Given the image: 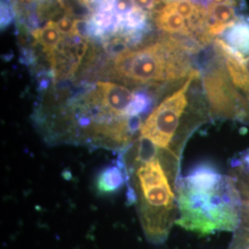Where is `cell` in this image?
Returning a JSON list of instances; mask_svg holds the SVG:
<instances>
[{
  "label": "cell",
  "instance_id": "obj_1",
  "mask_svg": "<svg viewBox=\"0 0 249 249\" xmlns=\"http://www.w3.org/2000/svg\"><path fill=\"white\" fill-rule=\"evenodd\" d=\"M176 195V223L184 229L202 235L236 230L241 206L236 182L213 163H197L178 178Z\"/></svg>",
  "mask_w": 249,
  "mask_h": 249
},
{
  "label": "cell",
  "instance_id": "obj_2",
  "mask_svg": "<svg viewBox=\"0 0 249 249\" xmlns=\"http://www.w3.org/2000/svg\"><path fill=\"white\" fill-rule=\"evenodd\" d=\"M194 70L189 53L171 37L163 36L152 44L110 58L97 74L126 84L165 90L181 86Z\"/></svg>",
  "mask_w": 249,
  "mask_h": 249
},
{
  "label": "cell",
  "instance_id": "obj_3",
  "mask_svg": "<svg viewBox=\"0 0 249 249\" xmlns=\"http://www.w3.org/2000/svg\"><path fill=\"white\" fill-rule=\"evenodd\" d=\"M203 70L202 83L211 116L249 126V51L231 49L220 37Z\"/></svg>",
  "mask_w": 249,
  "mask_h": 249
},
{
  "label": "cell",
  "instance_id": "obj_4",
  "mask_svg": "<svg viewBox=\"0 0 249 249\" xmlns=\"http://www.w3.org/2000/svg\"><path fill=\"white\" fill-rule=\"evenodd\" d=\"M140 219L147 239L160 244L166 240L177 221L176 187L157 158L136 170Z\"/></svg>",
  "mask_w": 249,
  "mask_h": 249
},
{
  "label": "cell",
  "instance_id": "obj_5",
  "mask_svg": "<svg viewBox=\"0 0 249 249\" xmlns=\"http://www.w3.org/2000/svg\"><path fill=\"white\" fill-rule=\"evenodd\" d=\"M95 89L99 99L104 107L120 117L129 118L125 115V111L130 105L134 93L124 85L111 81H97Z\"/></svg>",
  "mask_w": 249,
  "mask_h": 249
},
{
  "label": "cell",
  "instance_id": "obj_6",
  "mask_svg": "<svg viewBox=\"0 0 249 249\" xmlns=\"http://www.w3.org/2000/svg\"><path fill=\"white\" fill-rule=\"evenodd\" d=\"M127 182L128 171L123 157H120L116 164L107 165L99 172L95 179V187L100 194L109 195L118 192Z\"/></svg>",
  "mask_w": 249,
  "mask_h": 249
},
{
  "label": "cell",
  "instance_id": "obj_7",
  "mask_svg": "<svg viewBox=\"0 0 249 249\" xmlns=\"http://www.w3.org/2000/svg\"><path fill=\"white\" fill-rule=\"evenodd\" d=\"M60 34L56 23L51 19L42 28L34 31L31 35L35 44L41 45L42 51L46 54V57L49 58L55 53L63 41Z\"/></svg>",
  "mask_w": 249,
  "mask_h": 249
},
{
  "label": "cell",
  "instance_id": "obj_8",
  "mask_svg": "<svg viewBox=\"0 0 249 249\" xmlns=\"http://www.w3.org/2000/svg\"><path fill=\"white\" fill-rule=\"evenodd\" d=\"M157 97L153 95L149 90H141L134 93V97L125 111L127 117L141 116V115H147L151 112L154 106Z\"/></svg>",
  "mask_w": 249,
  "mask_h": 249
},
{
  "label": "cell",
  "instance_id": "obj_9",
  "mask_svg": "<svg viewBox=\"0 0 249 249\" xmlns=\"http://www.w3.org/2000/svg\"><path fill=\"white\" fill-rule=\"evenodd\" d=\"M38 2L39 0H11L17 23H22L29 15L36 12Z\"/></svg>",
  "mask_w": 249,
  "mask_h": 249
},
{
  "label": "cell",
  "instance_id": "obj_10",
  "mask_svg": "<svg viewBox=\"0 0 249 249\" xmlns=\"http://www.w3.org/2000/svg\"><path fill=\"white\" fill-rule=\"evenodd\" d=\"M0 23L1 30H6L13 22L14 18H16L15 11L13 9L11 0H1V8H0Z\"/></svg>",
  "mask_w": 249,
  "mask_h": 249
},
{
  "label": "cell",
  "instance_id": "obj_11",
  "mask_svg": "<svg viewBox=\"0 0 249 249\" xmlns=\"http://www.w3.org/2000/svg\"><path fill=\"white\" fill-rule=\"evenodd\" d=\"M76 23V18L71 15L64 14L62 18H58L56 25L59 32L65 36H71Z\"/></svg>",
  "mask_w": 249,
  "mask_h": 249
},
{
  "label": "cell",
  "instance_id": "obj_12",
  "mask_svg": "<svg viewBox=\"0 0 249 249\" xmlns=\"http://www.w3.org/2000/svg\"><path fill=\"white\" fill-rule=\"evenodd\" d=\"M135 9L134 0H115L114 11L118 17L128 15Z\"/></svg>",
  "mask_w": 249,
  "mask_h": 249
},
{
  "label": "cell",
  "instance_id": "obj_13",
  "mask_svg": "<svg viewBox=\"0 0 249 249\" xmlns=\"http://www.w3.org/2000/svg\"><path fill=\"white\" fill-rule=\"evenodd\" d=\"M134 2L138 8L146 10L152 15L163 7L160 0H134Z\"/></svg>",
  "mask_w": 249,
  "mask_h": 249
},
{
  "label": "cell",
  "instance_id": "obj_14",
  "mask_svg": "<svg viewBox=\"0 0 249 249\" xmlns=\"http://www.w3.org/2000/svg\"><path fill=\"white\" fill-rule=\"evenodd\" d=\"M89 39H80L79 43L74 46V55H75L76 61L80 66L83 61L87 51L89 50Z\"/></svg>",
  "mask_w": 249,
  "mask_h": 249
},
{
  "label": "cell",
  "instance_id": "obj_15",
  "mask_svg": "<svg viewBox=\"0 0 249 249\" xmlns=\"http://www.w3.org/2000/svg\"><path fill=\"white\" fill-rule=\"evenodd\" d=\"M37 58H36L35 51L30 47H21L20 48V55H19V62L28 67L36 66Z\"/></svg>",
  "mask_w": 249,
  "mask_h": 249
},
{
  "label": "cell",
  "instance_id": "obj_16",
  "mask_svg": "<svg viewBox=\"0 0 249 249\" xmlns=\"http://www.w3.org/2000/svg\"><path fill=\"white\" fill-rule=\"evenodd\" d=\"M114 4L115 0H90L93 12L101 10H114Z\"/></svg>",
  "mask_w": 249,
  "mask_h": 249
}]
</instances>
